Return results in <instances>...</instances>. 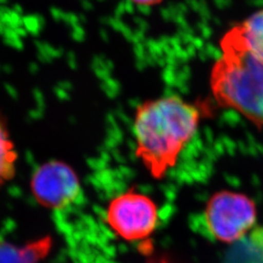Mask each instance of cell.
Masks as SVG:
<instances>
[{"label": "cell", "mask_w": 263, "mask_h": 263, "mask_svg": "<svg viewBox=\"0 0 263 263\" xmlns=\"http://www.w3.org/2000/svg\"><path fill=\"white\" fill-rule=\"evenodd\" d=\"M33 197L50 210H63L78 200L81 185L76 172L60 161H51L39 167L30 181Z\"/></svg>", "instance_id": "cell-5"}, {"label": "cell", "mask_w": 263, "mask_h": 263, "mask_svg": "<svg viewBox=\"0 0 263 263\" xmlns=\"http://www.w3.org/2000/svg\"><path fill=\"white\" fill-rule=\"evenodd\" d=\"M221 54L211 70L212 94L218 105L263 127V62L247 47L237 26L220 39Z\"/></svg>", "instance_id": "cell-2"}, {"label": "cell", "mask_w": 263, "mask_h": 263, "mask_svg": "<svg viewBox=\"0 0 263 263\" xmlns=\"http://www.w3.org/2000/svg\"><path fill=\"white\" fill-rule=\"evenodd\" d=\"M17 159L18 155L13 141L5 126L0 121V186L14 177Z\"/></svg>", "instance_id": "cell-8"}, {"label": "cell", "mask_w": 263, "mask_h": 263, "mask_svg": "<svg viewBox=\"0 0 263 263\" xmlns=\"http://www.w3.org/2000/svg\"><path fill=\"white\" fill-rule=\"evenodd\" d=\"M147 263H172L169 260H167L165 257H155V258H151V260H148Z\"/></svg>", "instance_id": "cell-10"}, {"label": "cell", "mask_w": 263, "mask_h": 263, "mask_svg": "<svg viewBox=\"0 0 263 263\" xmlns=\"http://www.w3.org/2000/svg\"><path fill=\"white\" fill-rule=\"evenodd\" d=\"M105 220L123 240L139 242L149 238L156 230L159 211L149 196L132 188L110 200Z\"/></svg>", "instance_id": "cell-4"}, {"label": "cell", "mask_w": 263, "mask_h": 263, "mask_svg": "<svg viewBox=\"0 0 263 263\" xmlns=\"http://www.w3.org/2000/svg\"><path fill=\"white\" fill-rule=\"evenodd\" d=\"M201 120L197 106L178 96L140 104L134 118L136 156L153 179H163L196 134Z\"/></svg>", "instance_id": "cell-1"}, {"label": "cell", "mask_w": 263, "mask_h": 263, "mask_svg": "<svg viewBox=\"0 0 263 263\" xmlns=\"http://www.w3.org/2000/svg\"><path fill=\"white\" fill-rule=\"evenodd\" d=\"M245 43L254 56L263 62V9L236 25Z\"/></svg>", "instance_id": "cell-7"}, {"label": "cell", "mask_w": 263, "mask_h": 263, "mask_svg": "<svg viewBox=\"0 0 263 263\" xmlns=\"http://www.w3.org/2000/svg\"><path fill=\"white\" fill-rule=\"evenodd\" d=\"M50 248L48 239L25 247H17L0 240V263H38Z\"/></svg>", "instance_id": "cell-6"}, {"label": "cell", "mask_w": 263, "mask_h": 263, "mask_svg": "<svg viewBox=\"0 0 263 263\" xmlns=\"http://www.w3.org/2000/svg\"><path fill=\"white\" fill-rule=\"evenodd\" d=\"M132 3L141 6V7H152L159 5L160 3L163 2V0H130Z\"/></svg>", "instance_id": "cell-9"}, {"label": "cell", "mask_w": 263, "mask_h": 263, "mask_svg": "<svg viewBox=\"0 0 263 263\" xmlns=\"http://www.w3.org/2000/svg\"><path fill=\"white\" fill-rule=\"evenodd\" d=\"M255 203L243 193L222 190L209 199L204 211L205 224L211 236L222 243L241 240L255 224Z\"/></svg>", "instance_id": "cell-3"}]
</instances>
